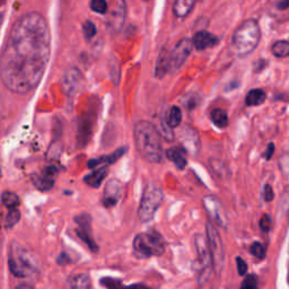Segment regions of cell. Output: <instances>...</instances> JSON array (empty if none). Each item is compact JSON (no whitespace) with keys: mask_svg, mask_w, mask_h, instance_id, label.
I'll list each match as a JSON object with an SVG mask.
<instances>
[{"mask_svg":"<svg viewBox=\"0 0 289 289\" xmlns=\"http://www.w3.org/2000/svg\"><path fill=\"white\" fill-rule=\"evenodd\" d=\"M274 152H275V144L273 143H270L269 144H268L267 150L265 151V154H263V157H265L266 159L269 160V159H271V157H273Z\"/></svg>","mask_w":289,"mask_h":289,"instance_id":"42","label":"cell"},{"mask_svg":"<svg viewBox=\"0 0 289 289\" xmlns=\"http://www.w3.org/2000/svg\"><path fill=\"white\" fill-rule=\"evenodd\" d=\"M134 138L136 148L139 155L149 163H160L163 159V146H161L158 130L152 123L139 121L135 125Z\"/></svg>","mask_w":289,"mask_h":289,"instance_id":"2","label":"cell"},{"mask_svg":"<svg viewBox=\"0 0 289 289\" xmlns=\"http://www.w3.org/2000/svg\"><path fill=\"white\" fill-rule=\"evenodd\" d=\"M51 54V33L45 17L29 11L12 24L0 52V79L7 89L25 95L43 78Z\"/></svg>","mask_w":289,"mask_h":289,"instance_id":"1","label":"cell"},{"mask_svg":"<svg viewBox=\"0 0 289 289\" xmlns=\"http://www.w3.org/2000/svg\"><path fill=\"white\" fill-rule=\"evenodd\" d=\"M200 103V97L195 94L192 95H188L186 97H184L183 100V105L185 106L188 110H193L194 108H197V105Z\"/></svg>","mask_w":289,"mask_h":289,"instance_id":"37","label":"cell"},{"mask_svg":"<svg viewBox=\"0 0 289 289\" xmlns=\"http://www.w3.org/2000/svg\"><path fill=\"white\" fill-rule=\"evenodd\" d=\"M280 209L285 215H289V184L285 186L282 199H280Z\"/></svg>","mask_w":289,"mask_h":289,"instance_id":"36","label":"cell"},{"mask_svg":"<svg viewBox=\"0 0 289 289\" xmlns=\"http://www.w3.org/2000/svg\"><path fill=\"white\" fill-rule=\"evenodd\" d=\"M218 43L219 39L215 35V34L203 31V29L195 33L192 39L193 46L199 51L212 48V46H216Z\"/></svg>","mask_w":289,"mask_h":289,"instance_id":"16","label":"cell"},{"mask_svg":"<svg viewBox=\"0 0 289 289\" xmlns=\"http://www.w3.org/2000/svg\"><path fill=\"white\" fill-rule=\"evenodd\" d=\"M82 78V72L77 68L71 67L65 71L62 78V86L68 95H72L77 92Z\"/></svg>","mask_w":289,"mask_h":289,"instance_id":"15","label":"cell"},{"mask_svg":"<svg viewBox=\"0 0 289 289\" xmlns=\"http://www.w3.org/2000/svg\"><path fill=\"white\" fill-rule=\"evenodd\" d=\"M9 269L16 277H26L35 271V262L26 250L19 245H12L9 257Z\"/></svg>","mask_w":289,"mask_h":289,"instance_id":"6","label":"cell"},{"mask_svg":"<svg viewBox=\"0 0 289 289\" xmlns=\"http://www.w3.org/2000/svg\"><path fill=\"white\" fill-rule=\"evenodd\" d=\"M15 289H33V287L31 286V285H27V284H20Z\"/></svg>","mask_w":289,"mask_h":289,"instance_id":"45","label":"cell"},{"mask_svg":"<svg viewBox=\"0 0 289 289\" xmlns=\"http://www.w3.org/2000/svg\"><path fill=\"white\" fill-rule=\"evenodd\" d=\"M181 142H182V148H184L185 151L191 152H197L199 150V136L197 131L188 128L182 130L181 133Z\"/></svg>","mask_w":289,"mask_h":289,"instance_id":"17","label":"cell"},{"mask_svg":"<svg viewBox=\"0 0 289 289\" xmlns=\"http://www.w3.org/2000/svg\"><path fill=\"white\" fill-rule=\"evenodd\" d=\"M169 56H171V51H168L167 48H163L160 50L155 70L157 78H163L171 70V58Z\"/></svg>","mask_w":289,"mask_h":289,"instance_id":"18","label":"cell"},{"mask_svg":"<svg viewBox=\"0 0 289 289\" xmlns=\"http://www.w3.org/2000/svg\"><path fill=\"white\" fill-rule=\"evenodd\" d=\"M2 22H3V12H0V26H1Z\"/></svg>","mask_w":289,"mask_h":289,"instance_id":"46","label":"cell"},{"mask_svg":"<svg viewBox=\"0 0 289 289\" xmlns=\"http://www.w3.org/2000/svg\"><path fill=\"white\" fill-rule=\"evenodd\" d=\"M0 123H1V108H0Z\"/></svg>","mask_w":289,"mask_h":289,"instance_id":"47","label":"cell"},{"mask_svg":"<svg viewBox=\"0 0 289 289\" xmlns=\"http://www.w3.org/2000/svg\"><path fill=\"white\" fill-rule=\"evenodd\" d=\"M267 94L266 92L261 88H253L246 94L245 104L249 106H258L261 105L266 102Z\"/></svg>","mask_w":289,"mask_h":289,"instance_id":"23","label":"cell"},{"mask_svg":"<svg viewBox=\"0 0 289 289\" xmlns=\"http://www.w3.org/2000/svg\"><path fill=\"white\" fill-rule=\"evenodd\" d=\"M69 262H70V259L66 253H61L60 257L58 258L59 265H67V263H69Z\"/></svg>","mask_w":289,"mask_h":289,"instance_id":"43","label":"cell"},{"mask_svg":"<svg viewBox=\"0 0 289 289\" xmlns=\"http://www.w3.org/2000/svg\"><path fill=\"white\" fill-rule=\"evenodd\" d=\"M164 200L163 191L159 186L148 183L144 188L142 199H140L138 217L143 223L150 222L154 218L156 211Z\"/></svg>","mask_w":289,"mask_h":289,"instance_id":"5","label":"cell"},{"mask_svg":"<svg viewBox=\"0 0 289 289\" xmlns=\"http://www.w3.org/2000/svg\"><path fill=\"white\" fill-rule=\"evenodd\" d=\"M83 33L85 37H86V40L93 39L97 33L96 25L93 23L92 20H86V22L83 24Z\"/></svg>","mask_w":289,"mask_h":289,"instance_id":"34","label":"cell"},{"mask_svg":"<svg viewBox=\"0 0 289 289\" xmlns=\"http://www.w3.org/2000/svg\"><path fill=\"white\" fill-rule=\"evenodd\" d=\"M193 49L192 40L184 37L177 42L174 46V49L171 51V70H176L182 67V65L186 61L191 54V51Z\"/></svg>","mask_w":289,"mask_h":289,"instance_id":"11","label":"cell"},{"mask_svg":"<svg viewBox=\"0 0 289 289\" xmlns=\"http://www.w3.org/2000/svg\"><path fill=\"white\" fill-rule=\"evenodd\" d=\"M127 14V7L125 1H116L114 2L113 9L110 12L108 18V27L112 32H118L123 26Z\"/></svg>","mask_w":289,"mask_h":289,"instance_id":"14","label":"cell"},{"mask_svg":"<svg viewBox=\"0 0 289 289\" xmlns=\"http://www.w3.org/2000/svg\"><path fill=\"white\" fill-rule=\"evenodd\" d=\"M75 222L77 224V231L76 232H77L79 239L88 246L89 250L93 251V252H97L99 251V246H97L94 239H93L91 216L87 214L78 215L75 218Z\"/></svg>","mask_w":289,"mask_h":289,"instance_id":"10","label":"cell"},{"mask_svg":"<svg viewBox=\"0 0 289 289\" xmlns=\"http://www.w3.org/2000/svg\"><path fill=\"white\" fill-rule=\"evenodd\" d=\"M91 128L92 123L88 120H82V123L79 125L78 131V144L80 146H85V144L88 142L89 136H91Z\"/></svg>","mask_w":289,"mask_h":289,"instance_id":"30","label":"cell"},{"mask_svg":"<svg viewBox=\"0 0 289 289\" xmlns=\"http://www.w3.org/2000/svg\"><path fill=\"white\" fill-rule=\"evenodd\" d=\"M261 39V29L256 19L242 22L233 34L232 44L240 57H246L258 48Z\"/></svg>","mask_w":289,"mask_h":289,"instance_id":"3","label":"cell"},{"mask_svg":"<svg viewBox=\"0 0 289 289\" xmlns=\"http://www.w3.org/2000/svg\"><path fill=\"white\" fill-rule=\"evenodd\" d=\"M211 121L218 128H226L228 126V116L227 112L223 109H215L210 113Z\"/></svg>","mask_w":289,"mask_h":289,"instance_id":"25","label":"cell"},{"mask_svg":"<svg viewBox=\"0 0 289 289\" xmlns=\"http://www.w3.org/2000/svg\"><path fill=\"white\" fill-rule=\"evenodd\" d=\"M194 246L198 254V259L195 261V271L199 275V284L203 285L209 279L212 271L209 248H208L207 240L202 235L194 237Z\"/></svg>","mask_w":289,"mask_h":289,"instance_id":"7","label":"cell"},{"mask_svg":"<svg viewBox=\"0 0 289 289\" xmlns=\"http://www.w3.org/2000/svg\"><path fill=\"white\" fill-rule=\"evenodd\" d=\"M207 243L209 248L212 269L216 274H220L223 270L225 263V250L223 245V241L220 239V235L217 228L211 223H207Z\"/></svg>","mask_w":289,"mask_h":289,"instance_id":"8","label":"cell"},{"mask_svg":"<svg viewBox=\"0 0 289 289\" xmlns=\"http://www.w3.org/2000/svg\"><path fill=\"white\" fill-rule=\"evenodd\" d=\"M89 7L93 11L97 12V14H106L109 9V3L105 0H93L89 3Z\"/></svg>","mask_w":289,"mask_h":289,"instance_id":"33","label":"cell"},{"mask_svg":"<svg viewBox=\"0 0 289 289\" xmlns=\"http://www.w3.org/2000/svg\"><path fill=\"white\" fill-rule=\"evenodd\" d=\"M102 283H103L104 286L109 289H149L144 284H135L131 285V286H123L120 282L111 278H105L102 280Z\"/></svg>","mask_w":289,"mask_h":289,"instance_id":"26","label":"cell"},{"mask_svg":"<svg viewBox=\"0 0 289 289\" xmlns=\"http://www.w3.org/2000/svg\"><path fill=\"white\" fill-rule=\"evenodd\" d=\"M108 166H101L100 168H96L94 172L89 173L88 175L84 177L85 183L92 186V188H100L102 182L104 181V178L108 175Z\"/></svg>","mask_w":289,"mask_h":289,"instance_id":"21","label":"cell"},{"mask_svg":"<svg viewBox=\"0 0 289 289\" xmlns=\"http://www.w3.org/2000/svg\"><path fill=\"white\" fill-rule=\"evenodd\" d=\"M203 207L207 211L208 216L210 217L212 223L218 227L226 228L228 225V218L225 207L220 200L215 195H207L202 200Z\"/></svg>","mask_w":289,"mask_h":289,"instance_id":"9","label":"cell"},{"mask_svg":"<svg viewBox=\"0 0 289 289\" xmlns=\"http://www.w3.org/2000/svg\"><path fill=\"white\" fill-rule=\"evenodd\" d=\"M1 201L9 210L14 209V208H18L20 203L18 195L11 192V191H5V192L1 193Z\"/></svg>","mask_w":289,"mask_h":289,"instance_id":"29","label":"cell"},{"mask_svg":"<svg viewBox=\"0 0 289 289\" xmlns=\"http://www.w3.org/2000/svg\"><path fill=\"white\" fill-rule=\"evenodd\" d=\"M271 52L277 58L289 57V41H277L273 44Z\"/></svg>","mask_w":289,"mask_h":289,"instance_id":"28","label":"cell"},{"mask_svg":"<svg viewBox=\"0 0 289 289\" xmlns=\"http://www.w3.org/2000/svg\"><path fill=\"white\" fill-rule=\"evenodd\" d=\"M250 252L253 257L259 259V260H263L267 254L266 248L260 243V242H254V243L250 246Z\"/></svg>","mask_w":289,"mask_h":289,"instance_id":"32","label":"cell"},{"mask_svg":"<svg viewBox=\"0 0 289 289\" xmlns=\"http://www.w3.org/2000/svg\"><path fill=\"white\" fill-rule=\"evenodd\" d=\"M71 289H91V280L87 275H75L69 279Z\"/></svg>","mask_w":289,"mask_h":289,"instance_id":"24","label":"cell"},{"mask_svg":"<svg viewBox=\"0 0 289 289\" xmlns=\"http://www.w3.org/2000/svg\"><path fill=\"white\" fill-rule=\"evenodd\" d=\"M279 167L284 174H289V155H284L279 158Z\"/></svg>","mask_w":289,"mask_h":289,"instance_id":"40","label":"cell"},{"mask_svg":"<svg viewBox=\"0 0 289 289\" xmlns=\"http://www.w3.org/2000/svg\"><path fill=\"white\" fill-rule=\"evenodd\" d=\"M259 224H260V228L263 232H269L271 225H273V220H271V217L269 215H263Z\"/></svg>","mask_w":289,"mask_h":289,"instance_id":"38","label":"cell"},{"mask_svg":"<svg viewBox=\"0 0 289 289\" xmlns=\"http://www.w3.org/2000/svg\"><path fill=\"white\" fill-rule=\"evenodd\" d=\"M241 289H259V283L256 275H249L244 278Z\"/></svg>","mask_w":289,"mask_h":289,"instance_id":"35","label":"cell"},{"mask_svg":"<svg viewBox=\"0 0 289 289\" xmlns=\"http://www.w3.org/2000/svg\"><path fill=\"white\" fill-rule=\"evenodd\" d=\"M276 6L278 7L279 10L287 9V8L289 7V1H285V0H283V1H278L277 3H276Z\"/></svg>","mask_w":289,"mask_h":289,"instance_id":"44","label":"cell"},{"mask_svg":"<svg viewBox=\"0 0 289 289\" xmlns=\"http://www.w3.org/2000/svg\"><path fill=\"white\" fill-rule=\"evenodd\" d=\"M166 123L171 129L176 128L182 122V111L177 106H172L168 111V116L166 118Z\"/></svg>","mask_w":289,"mask_h":289,"instance_id":"27","label":"cell"},{"mask_svg":"<svg viewBox=\"0 0 289 289\" xmlns=\"http://www.w3.org/2000/svg\"><path fill=\"white\" fill-rule=\"evenodd\" d=\"M122 183L117 178H112L106 183L103 192V205L106 208H112L117 205L122 197Z\"/></svg>","mask_w":289,"mask_h":289,"instance_id":"12","label":"cell"},{"mask_svg":"<svg viewBox=\"0 0 289 289\" xmlns=\"http://www.w3.org/2000/svg\"><path fill=\"white\" fill-rule=\"evenodd\" d=\"M58 169L54 166H46L42 169L40 175H35L33 180L34 185L41 191H49L53 188Z\"/></svg>","mask_w":289,"mask_h":289,"instance_id":"13","label":"cell"},{"mask_svg":"<svg viewBox=\"0 0 289 289\" xmlns=\"http://www.w3.org/2000/svg\"><path fill=\"white\" fill-rule=\"evenodd\" d=\"M194 5L195 1L193 0H177V1L174 2L173 6L174 15L178 18H183V17H186L190 14Z\"/></svg>","mask_w":289,"mask_h":289,"instance_id":"22","label":"cell"},{"mask_svg":"<svg viewBox=\"0 0 289 289\" xmlns=\"http://www.w3.org/2000/svg\"><path fill=\"white\" fill-rule=\"evenodd\" d=\"M20 219V211L18 208H14V209H10L8 212L7 218H6V227L7 228H12L15 225L19 222Z\"/></svg>","mask_w":289,"mask_h":289,"instance_id":"31","label":"cell"},{"mask_svg":"<svg viewBox=\"0 0 289 289\" xmlns=\"http://www.w3.org/2000/svg\"><path fill=\"white\" fill-rule=\"evenodd\" d=\"M166 157L167 158L173 161L174 165L178 169H183L185 168L186 164H188V158H186V151L184 148H182L180 146L171 147L166 151Z\"/></svg>","mask_w":289,"mask_h":289,"instance_id":"19","label":"cell"},{"mask_svg":"<svg viewBox=\"0 0 289 289\" xmlns=\"http://www.w3.org/2000/svg\"><path fill=\"white\" fill-rule=\"evenodd\" d=\"M134 253L139 259L159 257L164 254L166 244L163 236L155 231L140 233L134 240Z\"/></svg>","mask_w":289,"mask_h":289,"instance_id":"4","label":"cell"},{"mask_svg":"<svg viewBox=\"0 0 289 289\" xmlns=\"http://www.w3.org/2000/svg\"><path fill=\"white\" fill-rule=\"evenodd\" d=\"M263 199L267 202H271L275 199V192L270 184H266L265 188H263Z\"/></svg>","mask_w":289,"mask_h":289,"instance_id":"39","label":"cell"},{"mask_svg":"<svg viewBox=\"0 0 289 289\" xmlns=\"http://www.w3.org/2000/svg\"><path fill=\"white\" fill-rule=\"evenodd\" d=\"M127 151V148L126 147H121L117 149L114 152H112L111 155H108V156H101L99 158H94V159H91L88 161V167L89 168H95L97 166H100V165H111L114 164L116 161L121 158V157L125 155V152Z\"/></svg>","mask_w":289,"mask_h":289,"instance_id":"20","label":"cell"},{"mask_svg":"<svg viewBox=\"0 0 289 289\" xmlns=\"http://www.w3.org/2000/svg\"><path fill=\"white\" fill-rule=\"evenodd\" d=\"M236 266H237V273L240 276H245L248 273V265L241 257L236 258Z\"/></svg>","mask_w":289,"mask_h":289,"instance_id":"41","label":"cell"}]
</instances>
